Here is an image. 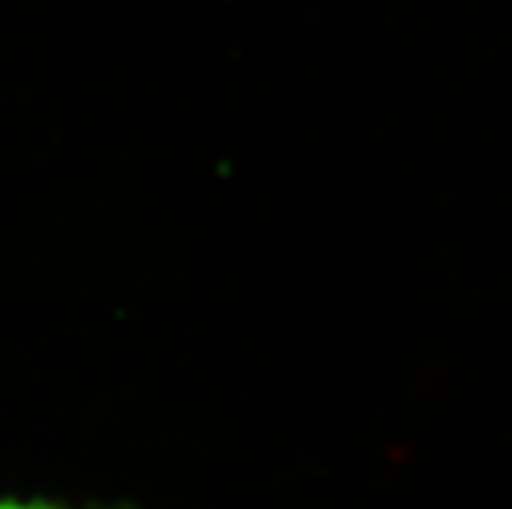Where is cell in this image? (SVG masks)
Here are the masks:
<instances>
[{"label": "cell", "mask_w": 512, "mask_h": 509, "mask_svg": "<svg viewBox=\"0 0 512 509\" xmlns=\"http://www.w3.org/2000/svg\"><path fill=\"white\" fill-rule=\"evenodd\" d=\"M0 509H67V506H50V503H20V500H0Z\"/></svg>", "instance_id": "obj_1"}]
</instances>
